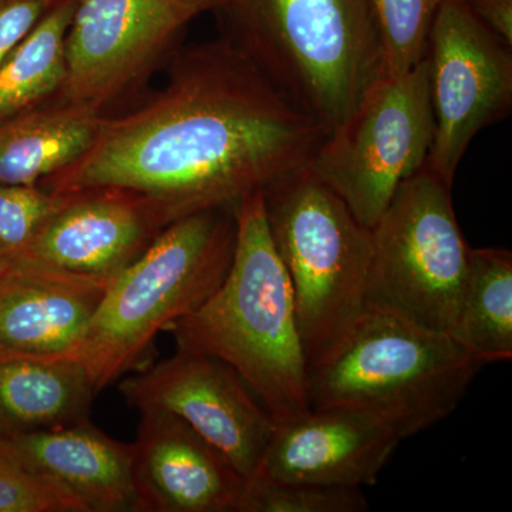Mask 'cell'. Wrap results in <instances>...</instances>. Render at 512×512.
Returning a JSON list of instances; mask_svg holds the SVG:
<instances>
[{"label": "cell", "instance_id": "obj_1", "mask_svg": "<svg viewBox=\"0 0 512 512\" xmlns=\"http://www.w3.org/2000/svg\"><path fill=\"white\" fill-rule=\"evenodd\" d=\"M167 72L160 92L103 117L86 153L39 184L53 192L134 191L170 225L237 207L306 167L328 137L222 37L181 47Z\"/></svg>", "mask_w": 512, "mask_h": 512}, {"label": "cell", "instance_id": "obj_2", "mask_svg": "<svg viewBox=\"0 0 512 512\" xmlns=\"http://www.w3.org/2000/svg\"><path fill=\"white\" fill-rule=\"evenodd\" d=\"M234 212L237 245L227 276L197 311L171 328L177 348L224 362L282 423L311 410L292 285L269 234L262 191L248 195Z\"/></svg>", "mask_w": 512, "mask_h": 512}, {"label": "cell", "instance_id": "obj_3", "mask_svg": "<svg viewBox=\"0 0 512 512\" xmlns=\"http://www.w3.org/2000/svg\"><path fill=\"white\" fill-rule=\"evenodd\" d=\"M220 37L332 134L384 76L372 0H212Z\"/></svg>", "mask_w": 512, "mask_h": 512}, {"label": "cell", "instance_id": "obj_4", "mask_svg": "<svg viewBox=\"0 0 512 512\" xmlns=\"http://www.w3.org/2000/svg\"><path fill=\"white\" fill-rule=\"evenodd\" d=\"M234 208L195 212L167 225L137 261L111 279L82 338L66 357L96 393L140 363L161 330L207 301L234 259Z\"/></svg>", "mask_w": 512, "mask_h": 512}, {"label": "cell", "instance_id": "obj_5", "mask_svg": "<svg viewBox=\"0 0 512 512\" xmlns=\"http://www.w3.org/2000/svg\"><path fill=\"white\" fill-rule=\"evenodd\" d=\"M483 366L447 333L367 311L309 369V404L365 413L403 441L451 416Z\"/></svg>", "mask_w": 512, "mask_h": 512}, {"label": "cell", "instance_id": "obj_6", "mask_svg": "<svg viewBox=\"0 0 512 512\" xmlns=\"http://www.w3.org/2000/svg\"><path fill=\"white\" fill-rule=\"evenodd\" d=\"M262 197L312 369L339 348L367 312L372 229L308 165L269 184Z\"/></svg>", "mask_w": 512, "mask_h": 512}, {"label": "cell", "instance_id": "obj_7", "mask_svg": "<svg viewBox=\"0 0 512 512\" xmlns=\"http://www.w3.org/2000/svg\"><path fill=\"white\" fill-rule=\"evenodd\" d=\"M451 187L426 164L394 192L372 228L367 311L448 333L471 249L458 225Z\"/></svg>", "mask_w": 512, "mask_h": 512}, {"label": "cell", "instance_id": "obj_8", "mask_svg": "<svg viewBox=\"0 0 512 512\" xmlns=\"http://www.w3.org/2000/svg\"><path fill=\"white\" fill-rule=\"evenodd\" d=\"M212 0H77L67 33V79L50 103L117 116L148 96V83L183 47Z\"/></svg>", "mask_w": 512, "mask_h": 512}, {"label": "cell", "instance_id": "obj_9", "mask_svg": "<svg viewBox=\"0 0 512 512\" xmlns=\"http://www.w3.org/2000/svg\"><path fill=\"white\" fill-rule=\"evenodd\" d=\"M433 138L424 57L402 76L380 77L349 120L320 144L308 168L372 229L400 184L427 164Z\"/></svg>", "mask_w": 512, "mask_h": 512}, {"label": "cell", "instance_id": "obj_10", "mask_svg": "<svg viewBox=\"0 0 512 512\" xmlns=\"http://www.w3.org/2000/svg\"><path fill=\"white\" fill-rule=\"evenodd\" d=\"M434 138L427 165L453 185L468 146L510 116L512 45L491 32L461 0H444L426 50Z\"/></svg>", "mask_w": 512, "mask_h": 512}, {"label": "cell", "instance_id": "obj_11", "mask_svg": "<svg viewBox=\"0 0 512 512\" xmlns=\"http://www.w3.org/2000/svg\"><path fill=\"white\" fill-rule=\"evenodd\" d=\"M127 406L164 412L197 431L245 478L258 470L275 421L235 370L215 357L177 348L119 384Z\"/></svg>", "mask_w": 512, "mask_h": 512}, {"label": "cell", "instance_id": "obj_12", "mask_svg": "<svg viewBox=\"0 0 512 512\" xmlns=\"http://www.w3.org/2000/svg\"><path fill=\"white\" fill-rule=\"evenodd\" d=\"M64 194L59 210L22 256L70 274L110 282L168 225L153 202L124 188L89 187Z\"/></svg>", "mask_w": 512, "mask_h": 512}, {"label": "cell", "instance_id": "obj_13", "mask_svg": "<svg viewBox=\"0 0 512 512\" xmlns=\"http://www.w3.org/2000/svg\"><path fill=\"white\" fill-rule=\"evenodd\" d=\"M400 443L396 431L365 413L342 407L311 409L275 423L255 473L362 488L376 483Z\"/></svg>", "mask_w": 512, "mask_h": 512}, {"label": "cell", "instance_id": "obj_14", "mask_svg": "<svg viewBox=\"0 0 512 512\" xmlns=\"http://www.w3.org/2000/svg\"><path fill=\"white\" fill-rule=\"evenodd\" d=\"M134 450L138 512H238L245 477L177 416L143 412Z\"/></svg>", "mask_w": 512, "mask_h": 512}, {"label": "cell", "instance_id": "obj_15", "mask_svg": "<svg viewBox=\"0 0 512 512\" xmlns=\"http://www.w3.org/2000/svg\"><path fill=\"white\" fill-rule=\"evenodd\" d=\"M109 284L25 256L0 265V348L69 355Z\"/></svg>", "mask_w": 512, "mask_h": 512}, {"label": "cell", "instance_id": "obj_16", "mask_svg": "<svg viewBox=\"0 0 512 512\" xmlns=\"http://www.w3.org/2000/svg\"><path fill=\"white\" fill-rule=\"evenodd\" d=\"M8 440L28 466L72 494L86 512H138L133 443L114 440L89 417Z\"/></svg>", "mask_w": 512, "mask_h": 512}, {"label": "cell", "instance_id": "obj_17", "mask_svg": "<svg viewBox=\"0 0 512 512\" xmlns=\"http://www.w3.org/2000/svg\"><path fill=\"white\" fill-rule=\"evenodd\" d=\"M94 396L96 390L76 360L0 348V436L87 419Z\"/></svg>", "mask_w": 512, "mask_h": 512}, {"label": "cell", "instance_id": "obj_18", "mask_svg": "<svg viewBox=\"0 0 512 512\" xmlns=\"http://www.w3.org/2000/svg\"><path fill=\"white\" fill-rule=\"evenodd\" d=\"M92 111L47 103L0 121V184H39L92 146L100 120Z\"/></svg>", "mask_w": 512, "mask_h": 512}, {"label": "cell", "instance_id": "obj_19", "mask_svg": "<svg viewBox=\"0 0 512 512\" xmlns=\"http://www.w3.org/2000/svg\"><path fill=\"white\" fill-rule=\"evenodd\" d=\"M483 365L512 359V254L470 249L466 281L447 333Z\"/></svg>", "mask_w": 512, "mask_h": 512}, {"label": "cell", "instance_id": "obj_20", "mask_svg": "<svg viewBox=\"0 0 512 512\" xmlns=\"http://www.w3.org/2000/svg\"><path fill=\"white\" fill-rule=\"evenodd\" d=\"M77 0H56L0 64V121L50 103L67 79V33Z\"/></svg>", "mask_w": 512, "mask_h": 512}, {"label": "cell", "instance_id": "obj_21", "mask_svg": "<svg viewBox=\"0 0 512 512\" xmlns=\"http://www.w3.org/2000/svg\"><path fill=\"white\" fill-rule=\"evenodd\" d=\"M362 488L276 480L255 473L245 478L238 512H365Z\"/></svg>", "mask_w": 512, "mask_h": 512}, {"label": "cell", "instance_id": "obj_22", "mask_svg": "<svg viewBox=\"0 0 512 512\" xmlns=\"http://www.w3.org/2000/svg\"><path fill=\"white\" fill-rule=\"evenodd\" d=\"M443 2L372 0L386 76H402L424 59L431 23Z\"/></svg>", "mask_w": 512, "mask_h": 512}, {"label": "cell", "instance_id": "obj_23", "mask_svg": "<svg viewBox=\"0 0 512 512\" xmlns=\"http://www.w3.org/2000/svg\"><path fill=\"white\" fill-rule=\"evenodd\" d=\"M66 194L40 184H0V265L20 258Z\"/></svg>", "mask_w": 512, "mask_h": 512}, {"label": "cell", "instance_id": "obj_24", "mask_svg": "<svg viewBox=\"0 0 512 512\" xmlns=\"http://www.w3.org/2000/svg\"><path fill=\"white\" fill-rule=\"evenodd\" d=\"M0 512H86L82 504L36 473L8 437L0 436Z\"/></svg>", "mask_w": 512, "mask_h": 512}, {"label": "cell", "instance_id": "obj_25", "mask_svg": "<svg viewBox=\"0 0 512 512\" xmlns=\"http://www.w3.org/2000/svg\"><path fill=\"white\" fill-rule=\"evenodd\" d=\"M56 0H0V64L32 32Z\"/></svg>", "mask_w": 512, "mask_h": 512}, {"label": "cell", "instance_id": "obj_26", "mask_svg": "<svg viewBox=\"0 0 512 512\" xmlns=\"http://www.w3.org/2000/svg\"><path fill=\"white\" fill-rule=\"evenodd\" d=\"M491 32L512 45V0H461Z\"/></svg>", "mask_w": 512, "mask_h": 512}]
</instances>
